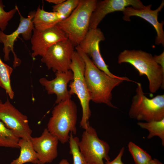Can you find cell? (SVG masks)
Returning <instances> with one entry per match:
<instances>
[{"instance_id": "52a82bcc", "label": "cell", "mask_w": 164, "mask_h": 164, "mask_svg": "<svg viewBox=\"0 0 164 164\" xmlns=\"http://www.w3.org/2000/svg\"><path fill=\"white\" fill-rule=\"evenodd\" d=\"M78 147L88 164H105L104 160H110L109 145L98 138L95 129L90 125L83 132Z\"/></svg>"}, {"instance_id": "7402d4cb", "label": "cell", "mask_w": 164, "mask_h": 164, "mask_svg": "<svg viewBox=\"0 0 164 164\" xmlns=\"http://www.w3.org/2000/svg\"><path fill=\"white\" fill-rule=\"evenodd\" d=\"M128 147L135 164H148L152 159L146 151L134 142H130Z\"/></svg>"}, {"instance_id": "5b68a950", "label": "cell", "mask_w": 164, "mask_h": 164, "mask_svg": "<svg viewBox=\"0 0 164 164\" xmlns=\"http://www.w3.org/2000/svg\"><path fill=\"white\" fill-rule=\"evenodd\" d=\"M136 84V93L132 98L129 111V117L147 122L164 118V94L149 98L145 95L141 84L138 82Z\"/></svg>"}, {"instance_id": "7c38bea8", "label": "cell", "mask_w": 164, "mask_h": 164, "mask_svg": "<svg viewBox=\"0 0 164 164\" xmlns=\"http://www.w3.org/2000/svg\"><path fill=\"white\" fill-rule=\"evenodd\" d=\"M140 9L144 5L139 0H104L97 1L91 17L89 29H94L108 14L117 11H123L128 7Z\"/></svg>"}, {"instance_id": "ac0fdd59", "label": "cell", "mask_w": 164, "mask_h": 164, "mask_svg": "<svg viewBox=\"0 0 164 164\" xmlns=\"http://www.w3.org/2000/svg\"><path fill=\"white\" fill-rule=\"evenodd\" d=\"M18 145L20 149L19 155L17 158L13 160L10 164H24L27 162L38 164L37 154L31 139L20 138Z\"/></svg>"}, {"instance_id": "44dd1931", "label": "cell", "mask_w": 164, "mask_h": 164, "mask_svg": "<svg viewBox=\"0 0 164 164\" xmlns=\"http://www.w3.org/2000/svg\"><path fill=\"white\" fill-rule=\"evenodd\" d=\"M20 138L0 120V147L19 149Z\"/></svg>"}, {"instance_id": "6da1fadb", "label": "cell", "mask_w": 164, "mask_h": 164, "mask_svg": "<svg viewBox=\"0 0 164 164\" xmlns=\"http://www.w3.org/2000/svg\"><path fill=\"white\" fill-rule=\"evenodd\" d=\"M83 59L85 64L84 78L91 101L96 103H103L113 108L117 107L111 103L113 89L124 81L137 82L126 77L114 78L98 69L90 58L84 53L78 46L75 47Z\"/></svg>"}, {"instance_id": "4316f807", "label": "cell", "mask_w": 164, "mask_h": 164, "mask_svg": "<svg viewBox=\"0 0 164 164\" xmlns=\"http://www.w3.org/2000/svg\"><path fill=\"white\" fill-rule=\"evenodd\" d=\"M153 58L156 63L159 65L164 70V52L160 55H155Z\"/></svg>"}, {"instance_id": "277c9868", "label": "cell", "mask_w": 164, "mask_h": 164, "mask_svg": "<svg viewBox=\"0 0 164 164\" xmlns=\"http://www.w3.org/2000/svg\"><path fill=\"white\" fill-rule=\"evenodd\" d=\"M77 117V106L73 101L70 99L61 101L53 108L47 128L64 144L69 141L70 133L76 134Z\"/></svg>"}, {"instance_id": "cb8c5ba5", "label": "cell", "mask_w": 164, "mask_h": 164, "mask_svg": "<svg viewBox=\"0 0 164 164\" xmlns=\"http://www.w3.org/2000/svg\"><path fill=\"white\" fill-rule=\"evenodd\" d=\"M80 0H65L52 6V11L62 15L64 18L69 16L78 5Z\"/></svg>"}, {"instance_id": "8fae6325", "label": "cell", "mask_w": 164, "mask_h": 164, "mask_svg": "<svg viewBox=\"0 0 164 164\" xmlns=\"http://www.w3.org/2000/svg\"><path fill=\"white\" fill-rule=\"evenodd\" d=\"M105 39L104 36L100 29H89L78 46L84 53L91 57L92 61L98 69L112 77L121 78V77L110 71L101 54L99 44Z\"/></svg>"}, {"instance_id": "d6986e66", "label": "cell", "mask_w": 164, "mask_h": 164, "mask_svg": "<svg viewBox=\"0 0 164 164\" xmlns=\"http://www.w3.org/2000/svg\"><path fill=\"white\" fill-rule=\"evenodd\" d=\"M13 70L12 68L4 63L0 57V87L5 90L12 99L14 96L10 78Z\"/></svg>"}, {"instance_id": "30bf717a", "label": "cell", "mask_w": 164, "mask_h": 164, "mask_svg": "<svg viewBox=\"0 0 164 164\" xmlns=\"http://www.w3.org/2000/svg\"><path fill=\"white\" fill-rule=\"evenodd\" d=\"M0 120L19 138L31 139L32 130L27 117L23 114L7 99L0 103Z\"/></svg>"}, {"instance_id": "7a4b0ae2", "label": "cell", "mask_w": 164, "mask_h": 164, "mask_svg": "<svg viewBox=\"0 0 164 164\" xmlns=\"http://www.w3.org/2000/svg\"><path fill=\"white\" fill-rule=\"evenodd\" d=\"M118 63H128L138 72L140 76L145 75L148 79L151 93H156L164 87V70L155 61L149 53L142 50H125L118 57Z\"/></svg>"}, {"instance_id": "ba28073f", "label": "cell", "mask_w": 164, "mask_h": 164, "mask_svg": "<svg viewBox=\"0 0 164 164\" xmlns=\"http://www.w3.org/2000/svg\"><path fill=\"white\" fill-rule=\"evenodd\" d=\"M17 12L20 16V22L17 29L9 34H5L0 30V43L3 44V51L4 53V60L7 61L10 60L9 55L11 52L14 56L13 66L14 68L19 66L21 60L17 57L14 50V45L17 38L21 35L25 40L30 39L32 32L34 28L32 19L36 11H31L28 14L27 18L22 16L17 6Z\"/></svg>"}, {"instance_id": "4fadbf2b", "label": "cell", "mask_w": 164, "mask_h": 164, "mask_svg": "<svg viewBox=\"0 0 164 164\" xmlns=\"http://www.w3.org/2000/svg\"><path fill=\"white\" fill-rule=\"evenodd\" d=\"M67 39L65 33L57 25L43 30L34 28L30 39L32 51V57L43 56L53 44Z\"/></svg>"}, {"instance_id": "8992f818", "label": "cell", "mask_w": 164, "mask_h": 164, "mask_svg": "<svg viewBox=\"0 0 164 164\" xmlns=\"http://www.w3.org/2000/svg\"><path fill=\"white\" fill-rule=\"evenodd\" d=\"M85 64L83 59L75 50L70 65V70L73 73V78L70 82L69 91L71 95L76 94L80 101L82 111L80 127L84 130L90 125L89 120L91 114L89 106L91 100L85 80Z\"/></svg>"}, {"instance_id": "e0dca14e", "label": "cell", "mask_w": 164, "mask_h": 164, "mask_svg": "<svg viewBox=\"0 0 164 164\" xmlns=\"http://www.w3.org/2000/svg\"><path fill=\"white\" fill-rule=\"evenodd\" d=\"M60 14L54 12H48L38 7L35 12L32 22L34 28L43 30L57 25L64 19Z\"/></svg>"}, {"instance_id": "9a60e30c", "label": "cell", "mask_w": 164, "mask_h": 164, "mask_svg": "<svg viewBox=\"0 0 164 164\" xmlns=\"http://www.w3.org/2000/svg\"><path fill=\"white\" fill-rule=\"evenodd\" d=\"M39 161L38 164L50 163L58 155L59 140L45 128L39 137L31 139Z\"/></svg>"}, {"instance_id": "9c48e42d", "label": "cell", "mask_w": 164, "mask_h": 164, "mask_svg": "<svg viewBox=\"0 0 164 164\" xmlns=\"http://www.w3.org/2000/svg\"><path fill=\"white\" fill-rule=\"evenodd\" d=\"M74 46L68 39L56 43L50 47L41 61L49 70L54 72H66L70 70Z\"/></svg>"}, {"instance_id": "603a6c76", "label": "cell", "mask_w": 164, "mask_h": 164, "mask_svg": "<svg viewBox=\"0 0 164 164\" xmlns=\"http://www.w3.org/2000/svg\"><path fill=\"white\" fill-rule=\"evenodd\" d=\"M79 141L77 137H74L72 133H70L68 141L70 147L69 153L73 157V164H88L79 149Z\"/></svg>"}, {"instance_id": "4dcf8cb0", "label": "cell", "mask_w": 164, "mask_h": 164, "mask_svg": "<svg viewBox=\"0 0 164 164\" xmlns=\"http://www.w3.org/2000/svg\"><path fill=\"white\" fill-rule=\"evenodd\" d=\"M2 102L1 100L0 99V103Z\"/></svg>"}, {"instance_id": "f546056e", "label": "cell", "mask_w": 164, "mask_h": 164, "mask_svg": "<svg viewBox=\"0 0 164 164\" xmlns=\"http://www.w3.org/2000/svg\"><path fill=\"white\" fill-rule=\"evenodd\" d=\"M58 164H70L68 161L65 159H62Z\"/></svg>"}, {"instance_id": "ffe728a7", "label": "cell", "mask_w": 164, "mask_h": 164, "mask_svg": "<svg viewBox=\"0 0 164 164\" xmlns=\"http://www.w3.org/2000/svg\"><path fill=\"white\" fill-rule=\"evenodd\" d=\"M137 124L142 128L149 131L147 138L150 139L155 136H158L161 139L162 145H164V118L159 121L138 122Z\"/></svg>"}, {"instance_id": "d4e9b609", "label": "cell", "mask_w": 164, "mask_h": 164, "mask_svg": "<svg viewBox=\"0 0 164 164\" xmlns=\"http://www.w3.org/2000/svg\"><path fill=\"white\" fill-rule=\"evenodd\" d=\"M4 6L2 1L0 0V29L3 32L6 29L9 21L17 12L16 5L8 12L5 10Z\"/></svg>"}, {"instance_id": "2e32d148", "label": "cell", "mask_w": 164, "mask_h": 164, "mask_svg": "<svg viewBox=\"0 0 164 164\" xmlns=\"http://www.w3.org/2000/svg\"><path fill=\"white\" fill-rule=\"evenodd\" d=\"M56 77L49 80L44 77L40 78L39 82L43 86L48 94H56L55 103L71 99V95L67 90L68 83L73 80V74L71 70L66 72H57Z\"/></svg>"}, {"instance_id": "5bb4252c", "label": "cell", "mask_w": 164, "mask_h": 164, "mask_svg": "<svg viewBox=\"0 0 164 164\" xmlns=\"http://www.w3.org/2000/svg\"><path fill=\"white\" fill-rule=\"evenodd\" d=\"M164 6V1H162L159 6L156 9H151L152 4L145 6L141 9H135L131 7H127L122 11L123 19L126 21H130V17L136 16L140 17L149 22L154 27L157 33L155 43L157 45H164V32L163 29V21L160 22L158 20L159 12Z\"/></svg>"}, {"instance_id": "83f0119b", "label": "cell", "mask_w": 164, "mask_h": 164, "mask_svg": "<svg viewBox=\"0 0 164 164\" xmlns=\"http://www.w3.org/2000/svg\"><path fill=\"white\" fill-rule=\"evenodd\" d=\"M65 0H46V1L50 3H53L55 5L61 3Z\"/></svg>"}, {"instance_id": "3957f363", "label": "cell", "mask_w": 164, "mask_h": 164, "mask_svg": "<svg viewBox=\"0 0 164 164\" xmlns=\"http://www.w3.org/2000/svg\"><path fill=\"white\" fill-rule=\"evenodd\" d=\"M97 2L96 0H80L71 14L56 25L75 47L79 45L89 30L91 15Z\"/></svg>"}, {"instance_id": "484cf974", "label": "cell", "mask_w": 164, "mask_h": 164, "mask_svg": "<svg viewBox=\"0 0 164 164\" xmlns=\"http://www.w3.org/2000/svg\"><path fill=\"white\" fill-rule=\"evenodd\" d=\"M125 148L123 147L120 150L118 154L115 158L111 161H106L105 164H124L122 161V157L124 154Z\"/></svg>"}, {"instance_id": "f1b7e54d", "label": "cell", "mask_w": 164, "mask_h": 164, "mask_svg": "<svg viewBox=\"0 0 164 164\" xmlns=\"http://www.w3.org/2000/svg\"><path fill=\"white\" fill-rule=\"evenodd\" d=\"M148 164H163L159 160L156 159H152Z\"/></svg>"}]
</instances>
